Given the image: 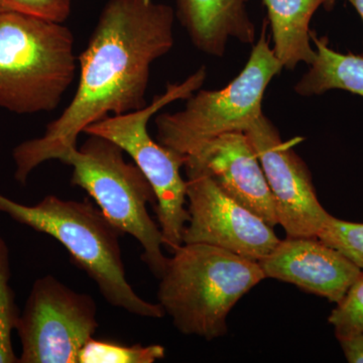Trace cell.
Returning <instances> with one entry per match:
<instances>
[{"mask_svg": "<svg viewBox=\"0 0 363 363\" xmlns=\"http://www.w3.org/2000/svg\"><path fill=\"white\" fill-rule=\"evenodd\" d=\"M190 219L183 243H204L259 262L279 245L274 227L227 194L201 168L184 164Z\"/></svg>", "mask_w": 363, "mask_h": 363, "instance_id": "9c48e42d", "label": "cell"}, {"mask_svg": "<svg viewBox=\"0 0 363 363\" xmlns=\"http://www.w3.org/2000/svg\"><path fill=\"white\" fill-rule=\"evenodd\" d=\"M168 257L157 301L184 335L213 340L227 333L236 303L266 279L259 262L204 243H183Z\"/></svg>", "mask_w": 363, "mask_h": 363, "instance_id": "7a4b0ae2", "label": "cell"}, {"mask_svg": "<svg viewBox=\"0 0 363 363\" xmlns=\"http://www.w3.org/2000/svg\"><path fill=\"white\" fill-rule=\"evenodd\" d=\"M311 40L316 56L296 84L295 92L309 97L339 89L363 97V55L336 52L329 47L327 38H318L312 30Z\"/></svg>", "mask_w": 363, "mask_h": 363, "instance_id": "9a60e30c", "label": "cell"}, {"mask_svg": "<svg viewBox=\"0 0 363 363\" xmlns=\"http://www.w3.org/2000/svg\"><path fill=\"white\" fill-rule=\"evenodd\" d=\"M337 339L363 333V272L328 318Z\"/></svg>", "mask_w": 363, "mask_h": 363, "instance_id": "d6986e66", "label": "cell"}, {"mask_svg": "<svg viewBox=\"0 0 363 363\" xmlns=\"http://www.w3.org/2000/svg\"><path fill=\"white\" fill-rule=\"evenodd\" d=\"M71 11L72 0H0V14H26L64 23Z\"/></svg>", "mask_w": 363, "mask_h": 363, "instance_id": "ffe728a7", "label": "cell"}, {"mask_svg": "<svg viewBox=\"0 0 363 363\" xmlns=\"http://www.w3.org/2000/svg\"><path fill=\"white\" fill-rule=\"evenodd\" d=\"M250 0H175V16L191 43L208 56L222 58L229 40L255 45V25L248 13Z\"/></svg>", "mask_w": 363, "mask_h": 363, "instance_id": "4fadbf2b", "label": "cell"}, {"mask_svg": "<svg viewBox=\"0 0 363 363\" xmlns=\"http://www.w3.org/2000/svg\"><path fill=\"white\" fill-rule=\"evenodd\" d=\"M267 26L264 21L247 63L228 85L196 91L182 111L157 116V142L186 157L218 136L245 130L262 111L269 83L284 69L272 52Z\"/></svg>", "mask_w": 363, "mask_h": 363, "instance_id": "52a82bcc", "label": "cell"}, {"mask_svg": "<svg viewBox=\"0 0 363 363\" xmlns=\"http://www.w3.org/2000/svg\"><path fill=\"white\" fill-rule=\"evenodd\" d=\"M206 77V68L202 66L183 82L167 84L162 94L140 111L106 117L84 130L86 135L102 136L116 143L143 172L156 196L155 210L164 245L171 252L183 245L184 229L190 219L186 208L187 182L181 174L186 157L155 142L147 124L167 105L187 100L201 89Z\"/></svg>", "mask_w": 363, "mask_h": 363, "instance_id": "8992f818", "label": "cell"}, {"mask_svg": "<svg viewBox=\"0 0 363 363\" xmlns=\"http://www.w3.org/2000/svg\"><path fill=\"white\" fill-rule=\"evenodd\" d=\"M324 0H264L271 26L274 56L286 70L298 64L311 65L316 56L311 40L313 16Z\"/></svg>", "mask_w": 363, "mask_h": 363, "instance_id": "5bb4252c", "label": "cell"}, {"mask_svg": "<svg viewBox=\"0 0 363 363\" xmlns=\"http://www.w3.org/2000/svg\"><path fill=\"white\" fill-rule=\"evenodd\" d=\"M166 355L164 346L123 345L91 338L79 353L78 363H154Z\"/></svg>", "mask_w": 363, "mask_h": 363, "instance_id": "2e32d148", "label": "cell"}, {"mask_svg": "<svg viewBox=\"0 0 363 363\" xmlns=\"http://www.w3.org/2000/svg\"><path fill=\"white\" fill-rule=\"evenodd\" d=\"M185 164L204 169L233 199L269 225H279L271 189L245 133H229L214 138L186 157Z\"/></svg>", "mask_w": 363, "mask_h": 363, "instance_id": "7c38bea8", "label": "cell"}, {"mask_svg": "<svg viewBox=\"0 0 363 363\" xmlns=\"http://www.w3.org/2000/svg\"><path fill=\"white\" fill-rule=\"evenodd\" d=\"M337 1L338 0H324L323 6L327 11H330ZM346 1L350 2L351 6L354 7L363 21V0H346Z\"/></svg>", "mask_w": 363, "mask_h": 363, "instance_id": "7402d4cb", "label": "cell"}, {"mask_svg": "<svg viewBox=\"0 0 363 363\" xmlns=\"http://www.w3.org/2000/svg\"><path fill=\"white\" fill-rule=\"evenodd\" d=\"M175 11L155 0H108L79 56L75 95L44 135L14 147V178L26 185L40 164L77 147L78 136L108 116L147 106L150 69L173 49Z\"/></svg>", "mask_w": 363, "mask_h": 363, "instance_id": "6da1fadb", "label": "cell"}, {"mask_svg": "<svg viewBox=\"0 0 363 363\" xmlns=\"http://www.w3.org/2000/svg\"><path fill=\"white\" fill-rule=\"evenodd\" d=\"M88 136L80 149L61 159L72 168V185L85 190L111 224L140 242L143 262L161 278L168 257L162 252L161 229L147 211V205L155 207L157 203L152 186L135 164L125 161L116 143L102 136Z\"/></svg>", "mask_w": 363, "mask_h": 363, "instance_id": "5b68a950", "label": "cell"}, {"mask_svg": "<svg viewBox=\"0 0 363 363\" xmlns=\"http://www.w3.org/2000/svg\"><path fill=\"white\" fill-rule=\"evenodd\" d=\"M264 277L340 302L362 269L318 238H286L259 260Z\"/></svg>", "mask_w": 363, "mask_h": 363, "instance_id": "8fae6325", "label": "cell"}, {"mask_svg": "<svg viewBox=\"0 0 363 363\" xmlns=\"http://www.w3.org/2000/svg\"><path fill=\"white\" fill-rule=\"evenodd\" d=\"M0 212L58 240L109 304L136 316L161 319L166 315L159 303L143 300L128 284L119 242L123 234L87 199L72 201L49 195L28 206L0 194Z\"/></svg>", "mask_w": 363, "mask_h": 363, "instance_id": "3957f363", "label": "cell"}, {"mask_svg": "<svg viewBox=\"0 0 363 363\" xmlns=\"http://www.w3.org/2000/svg\"><path fill=\"white\" fill-rule=\"evenodd\" d=\"M243 133L259 157L286 238H317L331 214L320 204L311 172L292 143L284 142L262 111Z\"/></svg>", "mask_w": 363, "mask_h": 363, "instance_id": "30bf717a", "label": "cell"}, {"mask_svg": "<svg viewBox=\"0 0 363 363\" xmlns=\"http://www.w3.org/2000/svg\"><path fill=\"white\" fill-rule=\"evenodd\" d=\"M99 324L91 296L52 276L38 279L18 318L20 363H78L79 353Z\"/></svg>", "mask_w": 363, "mask_h": 363, "instance_id": "ba28073f", "label": "cell"}, {"mask_svg": "<svg viewBox=\"0 0 363 363\" xmlns=\"http://www.w3.org/2000/svg\"><path fill=\"white\" fill-rule=\"evenodd\" d=\"M346 360L350 363H363V333L338 339Z\"/></svg>", "mask_w": 363, "mask_h": 363, "instance_id": "44dd1931", "label": "cell"}, {"mask_svg": "<svg viewBox=\"0 0 363 363\" xmlns=\"http://www.w3.org/2000/svg\"><path fill=\"white\" fill-rule=\"evenodd\" d=\"M345 255L363 272V223L329 217L317 236Z\"/></svg>", "mask_w": 363, "mask_h": 363, "instance_id": "ac0fdd59", "label": "cell"}, {"mask_svg": "<svg viewBox=\"0 0 363 363\" xmlns=\"http://www.w3.org/2000/svg\"><path fill=\"white\" fill-rule=\"evenodd\" d=\"M74 47L64 23L0 14V108L21 116L55 111L75 79Z\"/></svg>", "mask_w": 363, "mask_h": 363, "instance_id": "277c9868", "label": "cell"}, {"mask_svg": "<svg viewBox=\"0 0 363 363\" xmlns=\"http://www.w3.org/2000/svg\"><path fill=\"white\" fill-rule=\"evenodd\" d=\"M11 267L6 241L0 238V363H18L11 335L16 330L21 313L14 301V293L9 285Z\"/></svg>", "mask_w": 363, "mask_h": 363, "instance_id": "e0dca14e", "label": "cell"}]
</instances>
